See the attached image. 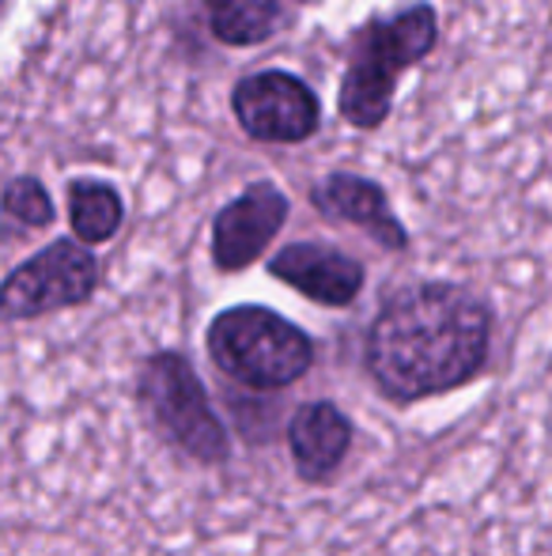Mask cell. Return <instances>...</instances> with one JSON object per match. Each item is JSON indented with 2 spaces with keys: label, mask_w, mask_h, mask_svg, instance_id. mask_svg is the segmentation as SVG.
Masks as SVG:
<instances>
[{
  "label": "cell",
  "mask_w": 552,
  "mask_h": 556,
  "mask_svg": "<svg viewBox=\"0 0 552 556\" xmlns=\"http://www.w3.org/2000/svg\"><path fill=\"white\" fill-rule=\"evenodd\" d=\"M496 315L480 295L450 280L394 292L363 337V367L394 405L462 390L485 371Z\"/></svg>",
  "instance_id": "1"
},
{
  "label": "cell",
  "mask_w": 552,
  "mask_h": 556,
  "mask_svg": "<svg viewBox=\"0 0 552 556\" xmlns=\"http://www.w3.org/2000/svg\"><path fill=\"white\" fill-rule=\"evenodd\" d=\"M439 42V12L424 0L398 15H378L356 30L341 80V117L356 129H378L390 117L398 80L427 58Z\"/></svg>",
  "instance_id": "2"
},
{
  "label": "cell",
  "mask_w": 552,
  "mask_h": 556,
  "mask_svg": "<svg viewBox=\"0 0 552 556\" xmlns=\"http://www.w3.org/2000/svg\"><path fill=\"white\" fill-rule=\"evenodd\" d=\"M205 349L216 371L254 394L295 387L318 356L314 337L261 303L220 311L205 330Z\"/></svg>",
  "instance_id": "3"
},
{
  "label": "cell",
  "mask_w": 552,
  "mask_h": 556,
  "mask_svg": "<svg viewBox=\"0 0 552 556\" xmlns=\"http://www.w3.org/2000/svg\"><path fill=\"white\" fill-rule=\"evenodd\" d=\"M137 405L147 425L197 466H228L231 432L185 352H152L137 367Z\"/></svg>",
  "instance_id": "4"
},
{
  "label": "cell",
  "mask_w": 552,
  "mask_h": 556,
  "mask_svg": "<svg viewBox=\"0 0 552 556\" xmlns=\"http://www.w3.org/2000/svg\"><path fill=\"white\" fill-rule=\"evenodd\" d=\"M99 257L80 239H53L4 277L0 307L8 323H27L53 311L84 307L99 292Z\"/></svg>",
  "instance_id": "5"
},
{
  "label": "cell",
  "mask_w": 552,
  "mask_h": 556,
  "mask_svg": "<svg viewBox=\"0 0 552 556\" xmlns=\"http://www.w3.org/2000/svg\"><path fill=\"white\" fill-rule=\"evenodd\" d=\"M231 114L239 129L258 144H303L322 125V103L314 88L284 68H266L235 84Z\"/></svg>",
  "instance_id": "6"
},
{
  "label": "cell",
  "mask_w": 552,
  "mask_h": 556,
  "mask_svg": "<svg viewBox=\"0 0 552 556\" xmlns=\"http://www.w3.org/2000/svg\"><path fill=\"white\" fill-rule=\"evenodd\" d=\"M287 213H292V201L280 186H246L213 216V265L220 273L251 269L287 224Z\"/></svg>",
  "instance_id": "7"
},
{
  "label": "cell",
  "mask_w": 552,
  "mask_h": 556,
  "mask_svg": "<svg viewBox=\"0 0 552 556\" xmlns=\"http://www.w3.org/2000/svg\"><path fill=\"white\" fill-rule=\"evenodd\" d=\"M269 277L318 307H352L368 285L363 262L325 242H287L269 262Z\"/></svg>",
  "instance_id": "8"
},
{
  "label": "cell",
  "mask_w": 552,
  "mask_h": 556,
  "mask_svg": "<svg viewBox=\"0 0 552 556\" xmlns=\"http://www.w3.org/2000/svg\"><path fill=\"white\" fill-rule=\"evenodd\" d=\"M356 443V425L337 402H303L287 420V454L303 484H333Z\"/></svg>",
  "instance_id": "9"
},
{
  "label": "cell",
  "mask_w": 552,
  "mask_h": 556,
  "mask_svg": "<svg viewBox=\"0 0 552 556\" xmlns=\"http://www.w3.org/2000/svg\"><path fill=\"white\" fill-rule=\"evenodd\" d=\"M310 205H314L325 220H341V224H352V227H360V231H368L383 250L409 247V231H406V224L394 216L383 186L363 175L333 170V175L318 178V186L310 190Z\"/></svg>",
  "instance_id": "10"
},
{
  "label": "cell",
  "mask_w": 552,
  "mask_h": 556,
  "mask_svg": "<svg viewBox=\"0 0 552 556\" xmlns=\"http://www.w3.org/2000/svg\"><path fill=\"white\" fill-rule=\"evenodd\" d=\"M205 23L223 46H261L284 27L280 0H205Z\"/></svg>",
  "instance_id": "11"
},
{
  "label": "cell",
  "mask_w": 552,
  "mask_h": 556,
  "mask_svg": "<svg viewBox=\"0 0 552 556\" xmlns=\"http://www.w3.org/2000/svg\"><path fill=\"white\" fill-rule=\"evenodd\" d=\"M121 220H126V201L111 182L76 178L68 186V224H73V235L80 242L103 247L118 235Z\"/></svg>",
  "instance_id": "12"
},
{
  "label": "cell",
  "mask_w": 552,
  "mask_h": 556,
  "mask_svg": "<svg viewBox=\"0 0 552 556\" xmlns=\"http://www.w3.org/2000/svg\"><path fill=\"white\" fill-rule=\"evenodd\" d=\"M4 213L27 227H50L57 220L53 198L46 193V186L30 175H20L4 186Z\"/></svg>",
  "instance_id": "13"
},
{
  "label": "cell",
  "mask_w": 552,
  "mask_h": 556,
  "mask_svg": "<svg viewBox=\"0 0 552 556\" xmlns=\"http://www.w3.org/2000/svg\"><path fill=\"white\" fill-rule=\"evenodd\" d=\"M299 4H303V0H299Z\"/></svg>",
  "instance_id": "14"
}]
</instances>
